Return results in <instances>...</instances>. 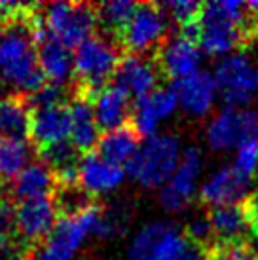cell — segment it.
I'll return each instance as SVG.
<instances>
[{
    "mask_svg": "<svg viewBox=\"0 0 258 260\" xmlns=\"http://www.w3.org/2000/svg\"><path fill=\"white\" fill-rule=\"evenodd\" d=\"M36 23L35 8L14 21L0 23V87L25 97L48 84L36 57Z\"/></svg>",
    "mask_w": 258,
    "mask_h": 260,
    "instance_id": "cell-1",
    "label": "cell"
},
{
    "mask_svg": "<svg viewBox=\"0 0 258 260\" xmlns=\"http://www.w3.org/2000/svg\"><path fill=\"white\" fill-rule=\"evenodd\" d=\"M258 35V17L236 0L203 4L196 42L209 55L247 48Z\"/></svg>",
    "mask_w": 258,
    "mask_h": 260,
    "instance_id": "cell-2",
    "label": "cell"
},
{
    "mask_svg": "<svg viewBox=\"0 0 258 260\" xmlns=\"http://www.w3.org/2000/svg\"><path fill=\"white\" fill-rule=\"evenodd\" d=\"M122 46L112 38L97 35L82 42L74 51V76L76 86L82 93L93 95L114 76L116 69L122 61Z\"/></svg>",
    "mask_w": 258,
    "mask_h": 260,
    "instance_id": "cell-3",
    "label": "cell"
},
{
    "mask_svg": "<svg viewBox=\"0 0 258 260\" xmlns=\"http://www.w3.org/2000/svg\"><path fill=\"white\" fill-rule=\"evenodd\" d=\"M180 166V143L175 135L169 133H154L146 137L135 158L125 166L137 182L146 188L162 186L169 182L175 171Z\"/></svg>",
    "mask_w": 258,
    "mask_h": 260,
    "instance_id": "cell-4",
    "label": "cell"
},
{
    "mask_svg": "<svg viewBox=\"0 0 258 260\" xmlns=\"http://www.w3.org/2000/svg\"><path fill=\"white\" fill-rule=\"evenodd\" d=\"M40 19L44 27L71 50L78 48L82 42L93 37V30L99 27L97 6L87 4V2L48 4Z\"/></svg>",
    "mask_w": 258,
    "mask_h": 260,
    "instance_id": "cell-5",
    "label": "cell"
},
{
    "mask_svg": "<svg viewBox=\"0 0 258 260\" xmlns=\"http://www.w3.org/2000/svg\"><path fill=\"white\" fill-rule=\"evenodd\" d=\"M99 217L101 207L95 205L80 217L59 218L48 239L30 249L27 260H72L84 239L95 232Z\"/></svg>",
    "mask_w": 258,
    "mask_h": 260,
    "instance_id": "cell-6",
    "label": "cell"
},
{
    "mask_svg": "<svg viewBox=\"0 0 258 260\" xmlns=\"http://www.w3.org/2000/svg\"><path fill=\"white\" fill-rule=\"evenodd\" d=\"M167 40V17L159 4L143 2L137 10L125 30L120 37V46L133 55H156L162 44Z\"/></svg>",
    "mask_w": 258,
    "mask_h": 260,
    "instance_id": "cell-7",
    "label": "cell"
},
{
    "mask_svg": "<svg viewBox=\"0 0 258 260\" xmlns=\"http://www.w3.org/2000/svg\"><path fill=\"white\" fill-rule=\"evenodd\" d=\"M207 141L215 150L239 148L258 141V112L239 107H224L207 127Z\"/></svg>",
    "mask_w": 258,
    "mask_h": 260,
    "instance_id": "cell-8",
    "label": "cell"
},
{
    "mask_svg": "<svg viewBox=\"0 0 258 260\" xmlns=\"http://www.w3.org/2000/svg\"><path fill=\"white\" fill-rule=\"evenodd\" d=\"M186 234L169 222H150L137 232L127 251L129 260H173L186 245Z\"/></svg>",
    "mask_w": 258,
    "mask_h": 260,
    "instance_id": "cell-9",
    "label": "cell"
},
{
    "mask_svg": "<svg viewBox=\"0 0 258 260\" xmlns=\"http://www.w3.org/2000/svg\"><path fill=\"white\" fill-rule=\"evenodd\" d=\"M216 87L222 91L224 101L230 107H241L258 95V69L243 53L230 55L216 65Z\"/></svg>",
    "mask_w": 258,
    "mask_h": 260,
    "instance_id": "cell-10",
    "label": "cell"
},
{
    "mask_svg": "<svg viewBox=\"0 0 258 260\" xmlns=\"http://www.w3.org/2000/svg\"><path fill=\"white\" fill-rule=\"evenodd\" d=\"M57 220L59 217L51 196L15 203V238L29 249L46 241Z\"/></svg>",
    "mask_w": 258,
    "mask_h": 260,
    "instance_id": "cell-11",
    "label": "cell"
},
{
    "mask_svg": "<svg viewBox=\"0 0 258 260\" xmlns=\"http://www.w3.org/2000/svg\"><path fill=\"white\" fill-rule=\"evenodd\" d=\"M154 59L158 63L159 73L165 74L167 78L179 82V80H184L192 74L200 73V44L180 32L177 37L167 38L162 44V48L156 51Z\"/></svg>",
    "mask_w": 258,
    "mask_h": 260,
    "instance_id": "cell-12",
    "label": "cell"
},
{
    "mask_svg": "<svg viewBox=\"0 0 258 260\" xmlns=\"http://www.w3.org/2000/svg\"><path fill=\"white\" fill-rule=\"evenodd\" d=\"M36 57L42 73L51 84L64 86L74 74V55L71 48L44 27L40 15L36 23Z\"/></svg>",
    "mask_w": 258,
    "mask_h": 260,
    "instance_id": "cell-13",
    "label": "cell"
},
{
    "mask_svg": "<svg viewBox=\"0 0 258 260\" xmlns=\"http://www.w3.org/2000/svg\"><path fill=\"white\" fill-rule=\"evenodd\" d=\"M159 69L156 59L150 55H123L120 65L112 76V84L127 91L129 97H135L137 101L146 95L156 91L159 80Z\"/></svg>",
    "mask_w": 258,
    "mask_h": 260,
    "instance_id": "cell-14",
    "label": "cell"
},
{
    "mask_svg": "<svg viewBox=\"0 0 258 260\" xmlns=\"http://www.w3.org/2000/svg\"><path fill=\"white\" fill-rule=\"evenodd\" d=\"M201 171V154L196 146L186 148L184 156L180 159L179 169L175 171L169 182L159 192V202L165 209L179 211L184 209L192 202L196 192V182Z\"/></svg>",
    "mask_w": 258,
    "mask_h": 260,
    "instance_id": "cell-15",
    "label": "cell"
},
{
    "mask_svg": "<svg viewBox=\"0 0 258 260\" xmlns=\"http://www.w3.org/2000/svg\"><path fill=\"white\" fill-rule=\"evenodd\" d=\"M251 179L237 173L234 167H222L209 177L200 190V200L211 209L237 205L247 202L251 196Z\"/></svg>",
    "mask_w": 258,
    "mask_h": 260,
    "instance_id": "cell-16",
    "label": "cell"
},
{
    "mask_svg": "<svg viewBox=\"0 0 258 260\" xmlns=\"http://www.w3.org/2000/svg\"><path fill=\"white\" fill-rule=\"evenodd\" d=\"M71 125L72 120L69 103L33 110L30 143L35 145L36 152L51 145H57L61 141H67V137H71Z\"/></svg>",
    "mask_w": 258,
    "mask_h": 260,
    "instance_id": "cell-17",
    "label": "cell"
},
{
    "mask_svg": "<svg viewBox=\"0 0 258 260\" xmlns=\"http://www.w3.org/2000/svg\"><path fill=\"white\" fill-rule=\"evenodd\" d=\"M71 109V143L78 148L84 156L95 150L99 143V125L95 118V110L91 105V95L82 93L72 87V97L69 101Z\"/></svg>",
    "mask_w": 258,
    "mask_h": 260,
    "instance_id": "cell-18",
    "label": "cell"
},
{
    "mask_svg": "<svg viewBox=\"0 0 258 260\" xmlns=\"http://www.w3.org/2000/svg\"><path fill=\"white\" fill-rule=\"evenodd\" d=\"M177 95L173 91V87H159L154 93L146 95L143 99H139L135 105V110L131 114V123L141 137H150L156 133V127L159 122L171 114L177 109Z\"/></svg>",
    "mask_w": 258,
    "mask_h": 260,
    "instance_id": "cell-19",
    "label": "cell"
},
{
    "mask_svg": "<svg viewBox=\"0 0 258 260\" xmlns=\"http://www.w3.org/2000/svg\"><path fill=\"white\" fill-rule=\"evenodd\" d=\"M216 241H245L251 243L254 230L247 202L226 207H215L207 213Z\"/></svg>",
    "mask_w": 258,
    "mask_h": 260,
    "instance_id": "cell-20",
    "label": "cell"
},
{
    "mask_svg": "<svg viewBox=\"0 0 258 260\" xmlns=\"http://www.w3.org/2000/svg\"><path fill=\"white\" fill-rule=\"evenodd\" d=\"M91 105L95 110L97 125L105 133L125 125L133 114L131 103H129V93L114 84H108L103 89H99L97 93L91 95Z\"/></svg>",
    "mask_w": 258,
    "mask_h": 260,
    "instance_id": "cell-21",
    "label": "cell"
},
{
    "mask_svg": "<svg viewBox=\"0 0 258 260\" xmlns=\"http://www.w3.org/2000/svg\"><path fill=\"white\" fill-rule=\"evenodd\" d=\"M173 91L179 99L180 107L192 116L207 114L216 97V82L215 76L209 73L192 74L184 80H179L173 84Z\"/></svg>",
    "mask_w": 258,
    "mask_h": 260,
    "instance_id": "cell-22",
    "label": "cell"
},
{
    "mask_svg": "<svg viewBox=\"0 0 258 260\" xmlns=\"http://www.w3.org/2000/svg\"><path fill=\"white\" fill-rule=\"evenodd\" d=\"M57 186V177L42 159L33 161L15 181L10 182L8 198L14 203H23L29 200H38L51 196Z\"/></svg>",
    "mask_w": 258,
    "mask_h": 260,
    "instance_id": "cell-23",
    "label": "cell"
},
{
    "mask_svg": "<svg viewBox=\"0 0 258 260\" xmlns=\"http://www.w3.org/2000/svg\"><path fill=\"white\" fill-rule=\"evenodd\" d=\"M125 169L122 166L110 164L99 158L95 152H89L82 158L80 164V184L91 196L107 194L122 184Z\"/></svg>",
    "mask_w": 258,
    "mask_h": 260,
    "instance_id": "cell-24",
    "label": "cell"
},
{
    "mask_svg": "<svg viewBox=\"0 0 258 260\" xmlns=\"http://www.w3.org/2000/svg\"><path fill=\"white\" fill-rule=\"evenodd\" d=\"M141 148V133L133 127V123H125L118 129L103 133L95 146V154L116 166H127Z\"/></svg>",
    "mask_w": 258,
    "mask_h": 260,
    "instance_id": "cell-25",
    "label": "cell"
},
{
    "mask_svg": "<svg viewBox=\"0 0 258 260\" xmlns=\"http://www.w3.org/2000/svg\"><path fill=\"white\" fill-rule=\"evenodd\" d=\"M33 109L29 97L19 93H6L0 97V129L6 139L30 137Z\"/></svg>",
    "mask_w": 258,
    "mask_h": 260,
    "instance_id": "cell-26",
    "label": "cell"
},
{
    "mask_svg": "<svg viewBox=\"0 0 258 260\" xmlns=\"http://www.w3.org/2000/svg\"><path fill=\"white\" fill-rule=\"evenodd\" d=\"M35 145L29 139H2L0 141V182H12L33 164Z\"/></svg>",
    "mask_w": 258,
    "mask_h": 260,
    "instance_id": "cell-27",
    "label": "cell"
},
{
    "mask_svg": "<svg viewBox=\"0 0 258 260\" xmlns=\"http://www.w3.org/2000/svg\"><path fill=\"white\" fill-rule=\"evenodd\" d=\"M53 205L57 211L59 218H74L80 217L87 209L95 207V196H91L86 188L80 184V181L72 182H59L53 190Z\"/></svg>",
    "mask_w": 258,
    "mask_h": 260,
    "instance_id": "cell-28",
    "label": "cell"
},
{
    "mask_svg": "<svg viewBox=\"0 0 258 260\" xmlns=\"http://www.w3.org/2000/svg\"><path fill=\"white\" fill-rule=\"evenodd\" d=\"M137 4L127 0H114V2H105L97 6V19L99 27H103V37H108L120 42V37L125 30L127 23L135 14Z\"/></svg>",
    "mask_w": 258,
    "mask_h": 260,
    "instance_id": "cell-29",
    "label": "cell"
},
{
    "mask_svg": "<svg viewBox=\"0 0 258 260\" xmlns=\"http://www.w3.org/2000/svg\"><path fill=\"white\" fill-rule=\"evenodd\" d=\"M162 12L167 19H171L175 25H179L182 35L188 38H194L196 27L200 23L203 4L194 0H173V2H162Z\"/></svg>",
    "mask_w": 258,
    "mask_h": 260,
    "instance_id": "cell-30",
    "label": "cell"
},
{
    "mask_svg": "<svg viewBox=\"0 0 258 260\" xmlns=\"http://www.w3.org/2000/svg\"><path fill=\"white\" fill-rule=\"evenodd\" d=\"M69 95H71V89H69L67 86H59V84H51V82H48L40 91H36L35 95H30L29 105L33 110L48 109V107H57V105H67Z\"/></svg>",
    "mask_w": 258,
    "mask_h": 260,
    "instance_id": "cell-31",
    "label": "cell"
},
{
    "mask_svg": "<svg viewBox=\"0 0 258 260\" xmlns=\"http://www.w3.org/2000/svg\"><path fill=\"white\" fill-rule=\"evenodd\" d=\"M234 169L241 173L247 179L256 177L258 171V141H249L237 148L236 159H234Z\"/></svg>",
    "mask_w": 258,
    "mask_h": 260,
    "instance_id": "cell-32",
    "label": "cell"
},
{
    "mask_svg": "<svg viewBox=\"0 0 258 260\" xmlns=\"http://www.w3.org/2000/svg\"><path fill=\"white\" fill-rule=\"evenodd\" d=\"M125 224H127L125 222V213H122L120 209H101V217L97 226H95V234L101 238H112V236H118L125 230Z\"/></svg>",
    "mask_w": 258,
    "mask_h": 260,
    "instance_id": "cell-33",
    "label": "cell"
},
{
    "mask_svg": "<svg viewBox=\"0 0 258 260\" xmlns=\"http://www.w3.org/2000/svg\"><path fill=\"white\" fill-rule=\"evenodd\" d=\"M173 260H211V258H209L207 247L200 245V243H194L192 239H188L186 245L182 247V251Z\"/></svg>",
    "mask_w": 258,
    "mask_h": 260,
    "instance_id": "cell-34",
    "label": "cell"
},
{
    "mask_svg": "<svg viewBox=\"0 0 258 260\" xmlns=\"http://www.w3.org/2000/svg\"><path fill=\"white\" fill-rule=\"evenodd\" d=\"M247 6H249V10H251L252 14H254L258 17V2H249Z\"/></svg>",
    "mask_w": 258,
    "mask_h": 260,
    "instance_id": "cell-35",
    "label": "cell"
},
{
    "mask_svg": "<svg viewBox=\"0 0 258 260\" xmlns=\"http://www.w3.org/2000/svg\"><path fill=\"white\" fill-rule=\"evenodd\" d=\"M254 247V253H258V236L254 239H252V245H251V249Z\"/></svg>",
    "mask_w": 258,
    "mask_h": 260,
    "instance_id": "cell-36",
    "label": "cell"
},
{
    "mask_svg": "<svg viewBox=\"0 0 258 260\" xmlns=\"http://www.w3.org/2000/svg\"><path fill=\"white\" fill-rule=\"evenodd\" d=\"M247 260H258V253H252L251 251V254L247 256Z\"/></svg>",
    "mask_w": 258,
    "mask_h": 260,
    "instance_id": "cell-37",
    "label": "cell"
},
{
    "mask_svg": "<svg viewBox=\"0 0 258 260\" xmlns=\"http://www.w3.org/2000/svg\"><path fill=\"white\" fill-rule=\"evenodd\" d=\"M0 135H2V129H0ZM0 141H2V139H0Z\"/></svg>",
    "mask_w": 258,
    "mask_h": 260,
    "instance_id": "cell-38",
    "label": "cell"
}]
</instances>
